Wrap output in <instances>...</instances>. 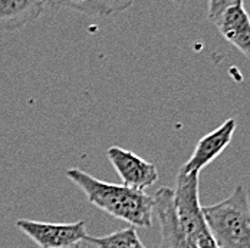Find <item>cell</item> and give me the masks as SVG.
<instances>
[{"label":"cell","mask_w":250,"mask_h":248,"mask_svg":"<svg viewBox=\"0 0 250 248\" xmlns=\"http://www.w3.org/2000/svg\"><path fill=\"white\" fill-rule=\"evenodd\" d=\"M65 175L86 195L94 207L117 220L131 224L134 228H151L154 197L146 191L101 181L78 168L66 170Z\"/></svg>","instance_id":"cell-1"},{"label":"cell","mask_w":250,"mask_h":248,"mask_svg":"<svg viewBox=\"0 0 250 248\" xmlns=\"http://www.w3.org/2000/svg\"><path fill=\"white\" fill-rule=\"evenodd\" d=\"M203 217L219 248H250V202L245 185L237 184L226 199L203 207Z\"/></svg>","instance_id":"cell-2"},{"label":"cell","mask_w":250,"mask_h":248,"mask_svg":"<svg viewBox=\"0 0 250 248\" xmlns=\"http://www.w3.org/2000/svg\"><path fill=\"white\" fill-rule=\"evenodd\" d=\"M200 174H177L174 191V205L178 221L184 231L199 244L211 238L208 227L203 217V207L199 195Z\"/></svg>","instance_id":"cell-3"},{"label":"cell","mask_w":250,"mask_h":248,"mask_svg":"<svg viewBox=\"0 0 250 248\" xmlns=\"http://www.w3.org/2000/svg\"><path fill=\"white\" fill-rule=\"evenodd\" d=\"M208 19L229 43L250 59V16L242 0H210Z\"/></svg>","instance_id":"cell-4"},{"label":"cell","mask_w":250,"mask_h":248,"mask_svg":"<svg viewBox=\"0 0 250 248\" xmlns=\"http://www.w3.org/2000/svg\"><path fill=\"white\" fill-rule=\"evenodd\" d=\"M16 227L41 248H72L88 237L83 221L53 224L18 220Z\"/></svg>","instance_id":"cell-5"},{"label":"cell","mask_w":250,"mask_h":248,"mask_svg":"<svg viewBox=\"0 0 250 248\" xmlns=\"http://www.w3.org/2000/svg\"><path fill=\"white\" fill-rule=\"evenodd\" d=\"M154 197V212L161 232L160 248H199L196 241L184 231L178 221L174 205V191L168 187L157 190Z\"/></svg>","instance_id":"cell-6"},{"label":"cell","mask_w":250,"mask_h":248,"mask_svg":"<svg viewBox=\"0 0 250 248\" xmlns=\"http://www.w3.org/2000/svg\"><path fill=\"white\" fill-rule=\"evenodd\" d=\"M106 156L117 174L120 175L124 187L146 191L158 181L157 167L128 149L109 147L106 149Z\"/></svg>","instance_id":"cell-7"},{"label":"cell","mask_w":250,"mask_h":248,"mask_svg":"<svg viewBox=\"0 0 250 248\" xmlns=\"http://www.w3.org/2000/svg\"><path fill=\"white\" fill-rule=\"evenodd\" d=\"M234 131H236V119L230 118L225 121L217 129L204 135L197 142L196 149L193 155L190 156V159L180 168L178 174H200L203 168L211 164L230 145Z\"/></svg>","instance_id":"cell-8"},{"label":"cell","mask_w":250,"mask_h":248,"mask_svg":"<svg viewBox=\"0 0 250 248\" xmlns=\"http://www.w3.org/2000/svg\"><path fill=\"white\" fill-rule=\"evenodd\" d=\"M42 0H0V32H15L41 18L46 9Z\"/></svg>","instance_id":"cell-9"},{"label":"cell","mask_w":250,"mask_h":248,"mask_svg":"<svg viewBox=\"0 0 250 248\" xmlns=\"http://www.w3.org/2000/svg\"><path fill=\"white\" fill-rule=\"evenodd\" d=\"M46 6L53 7H68L74 9L79 13H85L88 16H111L115 13H121L132 6L129 0H81V1H46Z\"/></svg>","instance_id":"cell-10"},{"label":"cell","mask_w":250,"mask_h":248,"mask_svg":"<svg viewBox=\"0 0 250 248\" xmlns=\"http://www.w3.org/2000/svg\"><path fill=\"white\" fill-rule=\"evenodd\" d=\"M85 243L92 244L97 248H147L140 240L137 229L128 227L118 229L112 234L102 237H86Z\"/></svg>","instance_id":"cell-11"},{"label":"cell","mask_w":250,"mask_h":248,"mask_svg":"<svg viewBox=\"0 0 250 248\" xmlns=\"http://www.w3.org/2000/svg\"><path fill=\"white\" fill-rule=\"evenodd\" d=\"M88 248H89V247H88Z\"/></svg>","instance_id":"cell-12"}]
</instances>
